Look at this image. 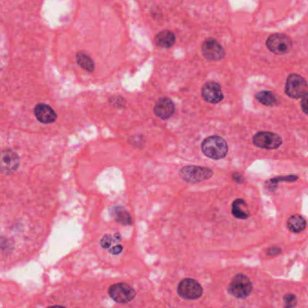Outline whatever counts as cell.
<instances>
[{
    "label": "cell",
    "mask_w": 308,
    "mask_h": 308,
    "mask_svg": "<svg viewBox=\"0 0 308 308\" xmlns=\"http://www.w3.org/2000/svg\"><path fill=\"white\" fill-rule=\"evenodd\" d=\"M202 151L206 157L213 160H220L226 156L228 145L222 137L210 136L203 141Z\"/></svg>",
    "instance_id": "obj_1"
},
{
    "label": "cell",
    "mask_w": 308,
    "mask_h": 308,
    "mask_svg": "<svg viewBox=\"0 0 308 308\" xmlns=\"http://www.w3.org/2000/svg\"><path fill=\"white\" fill-rule=\"evenodd\" d=\"M228 291L237 298H245L253 291V283L244 274H237L232 279Z\"/></svg>",
    "instance_id": "obj_2"
},
{
    "label": "cell",
    "mask_w": 308,
    "mask_h": 308,
    "mask_svg": "<svg viewBox=\"0 0 308 308\" xmlns=\"http://www.w3.org/2000/svg\"><path fill=\"white\" fill-rule=\"evenodd\" d=\"M214 174L213 170L199 166H186L183 167L180 175L185 181L188 183H199L209 180Z\"/></svg>",
    "instance_id": "obj_3"
},
{
    "label": "cell",
    "mask_w": 308,
    "mask_h": 308,
    "mask_svg": "<svg viewBox=\"0 0 308 308\" xmlns=\"http://www.w3.org/2000/svg\"><path fill=\"white\" fill-rule=\"evenodd\" d=\"M307 80L298 74H290L286 82V93L291 98H300L308 91Z\"/></svg>",
    "instance_id": "obj_4"
},
{
    "label": "cell",
    "mask_w": 308,
    "mask_h": 308,
    "mask_svg": "<svg viewBox=\"0 0 308 308\" xmlns=\"http://www.w3.org/2000/svg\"><path fill=\"white\" fill-rule=\"evenodd\" d=\"M292 40L283 34H274L267 39L268 49L273 54L283 55L288 54L292 48Z\"/></svg>",
    "instance_id": "obj_5"
},
{
    "label": "cell",
    "mask_w": 308,
    "mask_h": 308,
    "mask_svg": "<svg viewBox=\"0 0 308 308\" xmlns=\"http://www.w3.org/2000/svg\"><path fill=\"white\" fill-rule=\"evenodd\" d=\"M178 293L182 298L187 300H194L203 295L201 285L193 278H185L179 285Z\"/></svg>",
    "instance_id": "obj_6"
},
{
    "label": "cell",
    "mask_w": 308,
    "mask_h": 308,
    "mask_svg": "<svg viewBox=\"0 0 308 308\" xmlns=\"http://www.w3.org/2000/svg\"><path fill=\"white\" fill-rule=\"evenodd\" d=\"M109 296L117 303H128L135 297L136 292L131 286L126 283H118L109 288Z\"/></svg>",
    "instance_id": "obj_7"
},
{
    "label": "cell",
    "mask_w": 308,
    "mask_h": 308,
    "mask_svg": "<svg viewBox=\"0 0 308 308\" xmlns=\"http://www.w3.org/2000/svg\"><path fill=\"white\" fill-rule=\"evenodd\" d=\"M20 159L17 152L12 150L0 151V172L3 174H12L18 169Z\"/></svg>",
    "instance_id": "obj_8"
},
{
    "label": "cell",
    "mask_w": 308,
    "mask_h": 308,
    "mask_svg": "<svg viewBox=\"0 0 308 308\" xmlns=\"http://www.w3.org/2000/svg\"><path fill=\"white\" fill-rule=\"evenodd\" d=\"M254 144L259 148L274 150L282 145V139L277 133L259 132L254 135Z\"/></svg>",
    "instance_id": "obj_9"
},
{
    "label": "cell",
    "mask_w": 308,
    "mask_h": 308,
    "mask_svg": "<svg viewBox=\"0 0 308 308\" xmlns=\"http://www.w3.org/2000/svg\"><path fill=\"white\" fill-rule=\"evenodd\" d=\"M202 54L207 60L220 61L224 58L225 52L217 40L209 38L202 44Z\"/></svg>",
    "instance_id": "obj_10"
},
{
    "label": "cell",
    "mask_w": 308,
    "mask_h": 308,
    "mask_svg": "<svg viewBox=\"0 0 308 308\" xmlns=\"http://www.w3.org/2000/svg\"><path fill=\"white\" fill-rule=\"evenodd\" d=\"M202 97L206 102L212 104L221 102L224 98L221 86L214 81L205 83L202 89Z\"/></svg>",
    "instance_id": "obj_11"
},
{
    "label": "cell",
    "mask_w": 308,
    "mask_h": 308,
    "mask_svg": "<svg viewBox=\"0 0 308 308\" xmlns=\"http://www.w3.org/2000/svg\"><path fill=\"white\" fill-rule=\"evenodd\" d=\"M153 111L158 117L166 120L174 114L175 106L168 97H162L158 100Z\"/></svg>",
    "instance_id": "obj_12"
},
{
    "label": "cell",
    "mask_w": 308,
    "mask_h": 308,
    "mask_svg": "<svg viewBox=\"0 0 308 308\" xmlns=\"http://www.w3.org/2000/svg\"><path fill=\"white\" fill-rule=\"evenodd\" d=\"M35 115L37 120L42 124H53L57 119L54 110L46 104H38L35 108Z\"/></svg>",
    "instance_id": "obj_13"
},
{
    "label": "cell",
    "mask_w": 308,
    "mask_h": 308,
    "mask_svg": "<svg viewBox=\"0 0 308 308\" xmlns=\"http://www.w3.org/2000/svg\"><path fill=\"white\" fill-rule=\"evenodd\" d=\"M155 43L163 48H170L176 42L175 35L170 31L165 30L160 32L155 36Z\"/></svg>",
    "instance_id": "obj_14"
},
{
    "label": "cell",
    "mask_w": 308,
    "mask_h": 308,
    "mask_svg": "<svg viewBox=\"0 0 308 308\" xmlns=\"http://www.w3.org/2000/svg\"><path fill=\"white\" fill-rule=\"evenodd\" d=\"M232 213L234 217L238 219H247L250 217V213L248 209L245 201L241 199H236L232 205Z\"/></svg>",
    "instance_id": "obj_15"
},
{
    "label": "cell",
    "mask_w": 308,
    "mask_h": 308,
    "mask_svg": "<svg viewBox=\"0 0 308 308\" xmlns=\"http://www.w3.org/2000/svg\"><path fill=\"white\" fill-rule=\"evenodd\" d=\"M288 228L290 229V232L298 234L300 232H302L303 230L306 228L307 222L306 219L299 216V215H295L292 216L290 219L288 220Z\"/></svg>",
    "instance_id": "obj_16"
},
{
    "label": "cell",
    "mask_w": 308,
    "mask_h": 308,
    "mask_svg": "<svg viewBox=\"0 0 308 308\" xmlns=\"http://www.w3.org/2000/svg\"><path fill=\"white\" fill-rule=\"evenodd\" d=\"M256 98L259 102L267 107H273L278 103V97L271 91H260L256 94Z\"/></svg>",
    "instance_id": "obj_17"
},
{
    "label": "cell",
    "mask_w": 308,
    "mask_h": 308,
    "mask_svg": "<svg viewBox=\"0 0 308 308\" xmlns=\"http://www.w3.org/2000/svg\"><path fill=\"white\" fill-rule=\"evenodd\" d=\"M76 61L77 63L79 64V66L81 67L82 69H84L85 71L89 72H92L95 69V65H94V61H92L91 57L87 54H85L83 52H79L76 55Z\"/></svg>",
    "instance_id": "obj_18"
},
{
    "label": "cell",
    "mask_w": 308,
    "mask_h": 308,
    "mask_svg": "<svg viewBox=\"0 0 308 308\" xmlns=\"http://www.w3.org/2000/svg\"><path fill=\"white\" fill-rule=\"evenodd\" d=\"M115 219L120 224H132V218L128 212L126 211L123 207L117 206L113 209Z\"/></svg>",
    "instance_id": "obj_19"
},
{
    "label": "cell",
    "mask_w": 308,
    "mask_h": 308,
    "mask_svg": "<svg viewBox=\"0 0 308 308\" xmlns=\"http://www.w3.org/2000/svg\"><path fill=\"white\" fill-rule=\"evenodd\" d=\"M284 308H295L296 306V297L293 294H287L284 296Z\"/></svg>",
    "instance_id": "obj_20"
},
{
    "label": "cell",
    "mask_w": 308,
    "mask_h": 308,
    "mask_svg": "<svg viewBox=\"0 0 308 308\" xmlns=\"http://www.w3.org/2000/svg\"><path fill=\"white\" fill-rule=\"evenodd\" d=\"M297 180V177L296 176L294 175H290L288 176V177H278V178H276V179H273L272 180V182H273L272 184H277L278 181H295Z\"/></svg>",
    "instance_id": "obj_21"
},
{
    "label": "cell",
    "mask_w": 308,
    "mask_h": 308,
    "mask_svg": "<svg viewBox=\"0 0 308 308\" xmlns=\"http://www.w3.org/2000/svg\"><path fill=\"white\" fill-rule=\"evenodd\" d=\"M112 242H113V237L111 236H109V235H107V236H104L102 238V240H101V246H102L104 249H109V248L111 246Z\"/></svg>",
    "instance_id": "obj_22"
},
{
    "label": "cell",
    "mask_w": 308,
    "mask_h": 308,
    "mask_svg": "<svg viewBox=\"0 0 308 308\" xmlns=\"http://www.w3.org/2000/svg\"><path fill=\"white\" fill-rule=\"evenodd\" d=\"M303 111L308 115V92H307L304 97H302V102H301Z\"/></svg>",
    "instance_id": "obj_23"
},
{
    "label": "cell",
    "mask_w": 308,
    "mask_h": 308,
    "mask_svg": "<svg viewBox=\"0 0 308 308\" xmlns=\"http://www.w3.org/2000/svg\"><path fill=\"white\" fill-rule=\"evenodd\" d=\"M281 253V249L278 247H272L268 250L267 254L269 256H276Z\"/></svg>",
    "instance_id": "obj_24"
},
{
    "label": "cell",
    "mask_w": 308,
    "mask_h": 308,
    "mask_svg": "<svg viewBox=\"0 0 308 308\" xmlns=\"http://www.w3.org/2000/svg\"><path fill=\"white\" fill-rule=\"evenodd\" d=\"M123 251V247L121 245H115L113 248L110 249V253L114 255H117V254H121V252Z\"/></svg>",
    "instance_id": "obj_25"
},
{
    "label": "cell",
    "mask_w": 308,
    "mask_h": 308,
    "mask_svg": "<svg viewBox=\"0 0 308 308\" xmlns=\"http://www.w3.org/2000/svg\"><path fill=\"white\" fill-rule=\"evenodd\" d=\"M64 308V307H61V306H54V307H51V308Z\"/></svg>",
    "instance_id": "obj_26"
}]
</instances>
